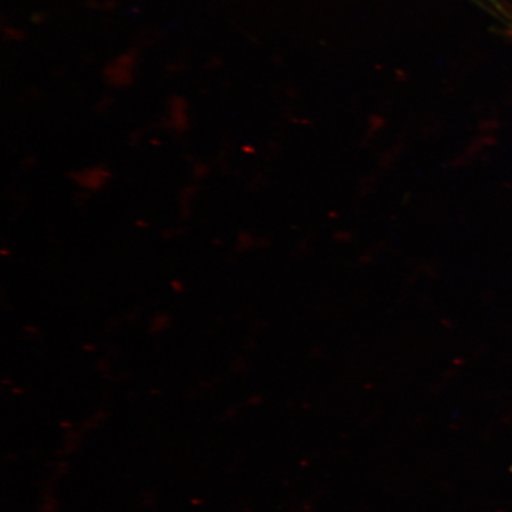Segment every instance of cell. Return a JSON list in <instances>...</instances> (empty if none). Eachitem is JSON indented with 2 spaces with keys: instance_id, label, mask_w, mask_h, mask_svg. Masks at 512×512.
I'll use <instances>...</instances> for the list:
<instances>
[]
</instances>
